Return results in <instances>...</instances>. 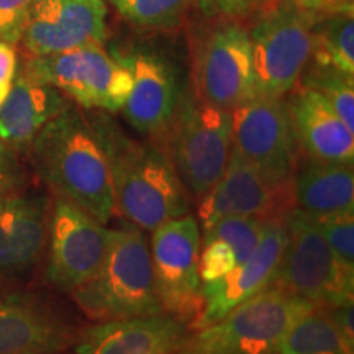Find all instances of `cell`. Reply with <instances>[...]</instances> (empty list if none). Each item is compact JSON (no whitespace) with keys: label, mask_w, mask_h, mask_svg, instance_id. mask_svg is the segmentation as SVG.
Here are the masks:
<instances>
[{"label":"cell","mask_w":354,"mask_h":354,"mask_svg":"<svg viewBox=\"0 0 354 354\" xmlns=\"http://www.w3.org/2000/svg\"><path fill=\"white\" fill-rule=\"evenodd\" d=\"M37 177L55 196L68 198L100 223L117 214L104 146L94 123L76 107L64 109L30 145Z\"/></svg>","instance_id":"6da1fadb"},{"label":"cell","mask_w":354,"mask_h":354,"mask_svg":"<svg viewBox=\"0 0 354 354\" xmlns=\"http://www.w3.org/2000/svg\"><path fill=\"white\" fill-rule=\"evenodd\" d=\"M92 123L107 156L117 214L145 232L189 214L190 196L161 145L130 138L105 115Z\"/></svg>","instance_id":"7a4b0ae2"},{"label":"cell","mask_w":354,"mask_h":354,"mask_svg":"<svg viewBox=\"0 0 354 354\" xmlns=\"http://www.w3.org/2000/svg\"><path fill=\"white\" fill-rule=\"evenodd\" d=\"M71 299L79 312L94 323L162 313L145 230L131 223L112 230L100 268L71 294Z\"/></svg>","instance_id":"3957f363"},{"label":"cell","mask_w":354,"mask_h":354,"mask_svg":"<svg viewBox=\"0 0 354 354\" xmlns=\"http://www.w3.org/2000/svg\"><path fill=\"white\" fill-rule=\"evenodd\" d=\"M162 146L190 198L198 201L220 179L232 153V112L184 92Z\"/></svg>","instance_id":"277c9868"},{"label":"cell","mask_w":354,"mask_h":354,"mask_svg":"<svg viewBox=\"0 0 354 354\" xmlns=\"http://www.w3.org/2000/svg\"><path fill=\"white\" fill-rule=\"evenodd\" d=\"M287 243L271 287L315 304H353L354 274L339 268L317 216L294 209L286 215Z\"/></svg>","instance_id":"5b68a950"},{"label":"cell","mask_w":354,"mask_h":354,"mask_svg":"<svg viewBox=\"0 0 354 354\" xmlns=\"http://www.w3.org/2000/svg\"><path fill=\"white\" fill-rule=\"evenodd\" d=\"M313 308L308 300L268 287L220 322L194 331L187 348L203 354H279L290 326Z\"/></svg>","instance_id":"8992f818"},{"label":"cell","mask_w":354,"mask_h":354,"mask_svg":"<svg viewBox=\"0 0 354 354\" xmlns=\"http://www.w3.org/2000/svg\"><path fill=\"white\" fill-rule=\"evenodd\" d=\"M317 15L289 2L264 10L250 32L254 95L284 99L297 86L312 57Z\"/></svg>","instance_id":"52a82bcc"},{"label":"cell","mask_w":354,"mask_h":354,"mask_svg":"<svg viewBox=\"0 0 354 354\" xmlns=\"http://www.w3.org/2000/svg\"><path fill=\"white\" fill-rule=\"evenodd\" d=\"M25 74L50 84L86 110L120 112L130 95L133 77L120 57L102 46H82L50 56H33Z\"/></svg>","instance_id":"ba28073f"},{"label":"cell","mask_w":354,"mask_h":354,"mask_svg":"<svg viewBox=\"0 0 354 354\" xmlns=\"http://www.w3.org/2000/svg\"><path fill=\"white\" fill-rule=\"evenodd\" d=\"M112 230L76 203L51 194L44 281L71 295L91 279L107 254Z\"/></svg>","instance_id":"9c48e42d"},{"label":"cell","mask_w":354,"mask_h":354,"mask_svg":"<svg viewBox=\"0 0 354 354\" xmlns=\"http://www.w3.org/2000/svg\"><path fill=\"white\" fill-rule=\"evenodd\" d=\"M232 149L279 185H292L300 148L289 104L254 95L232 112Z\"/></svg>","instance_id":"30bf717a"},{"label":"cell","mask_w":354,"mask_h":354,"mask_svg":"<svg viewBox=\"0 0 354 354\" xmlns=\"http://www.w3.org/2000/svg\"><path fill=\"white\" fill-rule=\"evenodd\" d=\"M201 227L194 215H184L153 230L149 251L154 287L162 313L192 326L202 307L198 277Z\"/></svg>","instance_id":"8fae6325"},{"label":"cell","mask_w":354,"mask_h":354,"mask_svg":"<svg viewBox=\"0 0 354 354\" xmlns=\"http://www.w3.org/2000/svg\"><path fill=\"white\" fill-rule=\"evenodd\" d=\"M51 192L26 184L0 198V289L24 290L46 254Z\"/></svg>","instance_id":"7c38bea8"},{"label":"cell","mask_w":354,"mask_h":354,"mask_svg":"<svg viewBox=\"0 0 354 354\" xmlns=\"http://www.w3.org/2000/svg\"><path fill=\"white\" fill-rule=\"evenodd\" d=\"M192 91L201 100L228 112L254 97L248 30L230 21L207 35L194 56Z\"/></svg>","instance_id":"4fadbf2b"},{"label":"cell","mask_w":354,"mask_h":354,"mask_svg":"<svg viewBox=\"0 0 354 354\" xmlns=\"http://www.w3.org/2000/svg\"><path fill=\"white\" fill-rule=\"evenodd\" d=\"M82 328L73 310L48 295L17 290L0 297V354H61Z\"/></svg>","instance_id":"5bb4252c"},{"label":"cell","mask_w":354,"mask_h":354,"mask_svg":"<svg viewBox=\"0 0 354 354\" xmlns=\"http://www.w3.org/2000/svg\"><path fill=\"white\" fill-rule=\"evenodd\" d=\"M292 185L272 183L232 149L225 172L198 198L197 221L203 230L225 216H286L294 209Z\"/></svg>","instance_id":"9a60e30c"},{"label":"cell","mask_w":354,"mask_h":354,"mask_svg":"<svg viewBox=\"0 0 354 354\" xmlns=\"http://www.w3.org/2000/svg\"><path fill=\"white\" fill-rule=\"evenodd\" d=\"M287 243L286 216L266 220L258 246L245 263L234 266L227 276L202 284V307L190 330L198 331L220 322L238 305L272 286Z\"/></svg>","instance_id":"2e32d148"},{"label":"cell","mask_w":354,"mask_h":354,"mask_svg":"<svg viewBox=\"0 0 354 354\" xmlns=\"http://www.w3.org/2000/svg\"><path fill=\"white\" fill-rule=\"evenodd\" d=\"M105 20L104 0H33L21 39L33 56L102 46L107 38Z\"/></svg>","instance_id":"e0dca14e"},{"label":"cell","mask_w":354,"mask_h":354,"mask_svg":"<svg viewBox=\"0 0 354 354\" xmlns=\"http://www.w3.org/2000/svg\"><path fill=\"white\" fill-rule=\"evenodd\" d=\"M130 69L133 87L123 105V117L133 130L159 141L171 125L184 92L169 61L149 51L120 57Z\"/></svg>","instance_id":"ac0fdd59"},{"label":"cell","mask_w":354,"mask_h":354,"mask_svg":"<svg viewBox=\"0 0 354 354\" xmlns=\"http://www.w3.org/2000/svg\"><path fill=\"white\" fill-rule=\"evenodd\" d=\"M192 330L177 318L158 313L84 326L74 354H172L185 348Z\"/></svg>","instance_id":"d6986e66"},{"label":"cell","mask_w":354,"mask_h":354,"mask_svg":"<svg viewBox=\"0 0 354 354\" xmlns=\"http://www.w3.org/2000/svg\"><path fill=\"white\" fill-rule=\"evenodd\" d=\"M287 104L302 156L353 166V131L320 92L302 86Z\"/></svg>","instance_id":"ffe728a7"},{"label":"cell","mask_w":354,"mask_h":354,"mask_svg":"<svg viewBox=\"0 0 354 354\" xmlns=\"http://www.w3.org/2000/svg\"><path fill=\"white\" fill-rule=\"evenodd\" d=\"M68 107L57 88L24 73L0 105V143L15 151L30 148L43 127Z\"/></svg>","instance_id":"44dd1931"},{"label":"cell","mask_w":354,"mask_h":354,"mask_svg":"<svg viewBox=\"0 0 354 354\" xmlns=\"http://www.w3.org/2000/svg\"><path fill=\"white\" fill-rule=\"evenodd\" d=\"M292 190L295 207L317 218L354 212L353 166L317 161L300 154Z\"/></svg>","instance_id":"7402d4cb"},{"label":"cell","mask_w":354,"mask_h":354,"mask_svg":"<svg viewBox=\"0 0 354 354\" xmlns=\"http://www.w3.org/2000/svg\"><path fill=\"white\" fill-rule=\"evenodd\" d=\"M279 354H354L325 307H317L300 317L282 339Z\"/></svg>","instance_id":"603a6c76"},{"label":"cell","mask_w":354,"mask_h":354,"mask_svg":"<svg viewBox=\"0 0 354 354\" xmlns=\"http://www.w3.org/2000/svg\"><path fill=\"white\" fill-rule=\"evenodd\" d=\"M312 56L315 66L333 68L354 76L353 13H330L312 26Z\"/></svg>","instance_id":"cb8c5ba5"},{"label":"cell","mask_w":354,"mask_h":354,"mask_svg":"<svg viewBox=\"0 0 354 354\" xmlns=\"http://www.w3.org/2000/svg\"><path fill=\"white\" fill-rule=\"evenodd\" d=\"M266 220L259 216H225L203 230L201 236L205 240H221L233 250L236 266L250 258L258 246Z\"/></svg>","instance_id":"d4e9b609"},{"label":"cell","mask_w":354,"mask_h":354,"mask_svg":"<svg viewBox=\"0 0 354 354\" xmlns=\"http://www.w3.org/2000/svg\"><path fill=\"white\" fill-rule=\"evenodd\" d=\"M304 86L315 88L328 100L344 125L354 133V81L353 76L333 68L315 66Z\"/></svg>","instance_id":"484cf974"},{"label":"cell","mask_w":354,"mask_h":354,"mask_svg":"<svg viewBox=\"0 0 354 354\" xmlns=\"http://www.w3.org/2000/svg\"><path fill=\"white\" fill-rule=\"evenodd\" d=\"M125 19L138 25H167L187 8L194 0H112Z\"/></svg>","instance_id":"4316f807"},{"label":"cell","mask_w":354,"mask_h":354,"mask_svg":"<svg viewBox=\"0 0 354 354\" xmlns=\"http://www.w3.org/2000/svg\"><path fill=\"white\" fill-rule=\"evenodd\" d=\"M339 268L354 274V212L318 218Z\"/></svg>","instance_id":"83f0119b"},{"label":"cell","mask_w":354,"mask_h":354,"mask_svg":"<svg viewBox=\"0 0 354 354\" xmlns=\"http://www.w3.org/2000/svg\"><path fill=\"white\" fill-rule=\"evenodd\" d=\"M236 266L233 250L221 240H201L198 253V277L202 284L221 279Z\"/></svg>","instance_id":"f1b7e54d"},{"label":"cell","mask_w":354,"mask_h":354,"mask_svg":"<svg viewBox=\"0 0 354 354\" xmlns=\"http://www.w3.org/2000/svg\"><path fill=\"white\" fill-rule=\"evenodd\" d=\"M33 0H0V41H20Z\"/></svg>","instance_id":"f546056e"},{"label":"cell","mask_w":354,"mask_h":354,"mask_svg":"<svg viewBox=\"0 0 354 354\" xmlns=\"http://www.w3.org/2000/svg\"><path fill=\"white\" fill-rule=\"evenodd\" d=\"M30 184L24 165L15 149L0 143V198Z\"/></svg>","instance_id":"4dcf8cb0"},{"label":"cell","mask_w":354,"mask_h":354,"mask_svg":"<svg viewBox=\"0 0 354 354\" xmlns=\"http://www.w3.org/2000/svg\"><path fill=\"white\" fill-rule=\"evenodd\" d=\"M17 76V53L12 44L0 41V105L7 99Z\"/></svg>","instance_id":"1f68e13d"},{"label":"cell","mask_w":354,"mask_h":354,"mask_svg":"<svg viewBox=\"0 0 354 354\" xmlns=\"http://www.w3.org/2000/svg\"><path fill=\"white\" fill-rule=\"evenodd\" d=\"M221 12L230 17H241L254 10H269L276 7L274 0H214Z\"/></svg>","instance_id":"d6a6232c"},{"label":"cell","mask_w":354,"mask_h":354,"mask_svg":"<svg viewBox=\"0 0 354 354\" xmlns=\"http://www.w3.org/2000/svg\"><path fill=\"white\" fill-rule=\"evenodd\" d=\"M318 13H353L354 0H317Z\"/></svg>","instance_id":"836d02e7"},{"label":"cell","mask_w":354,"mask_h":354,"mask_svg":"<svg viewBox=\"0 0 354 354\" xmlns=\"http://www.w3.org/2000/svg\"><path fill=\"white\" fill-rule=\"evenodd\" d=\"M282 2H289V3H294V6H297L300 8H305V10H310V12H315L318 13V6H317V0H274V3H282Z\"/></svg>","instance_id":"e575fe53"},{"label":"cell","mask_w":354,"mask_h":354,"mask_svg":"<svg viewBox=\"0 0 354 354\" xmlns=\"http://www.w3.org/2000/svg\"><path fill=\"white\" fill-rule=\"evenodd\" d=\"M172 354H203V353H198V351H196V349L185 346V348L179 349V351H176V353H172Z\"/></svg>","instance_id":"d590c367"},{"label":"cell","mask_w":354,"mask_h":354,"mask_svg":"<svg viewBox=\"0 0 354 354\" xmlns=\"http://www.w3.org/2000/svg\"><path fill=\"white\" fill-rule=\"evenodd\" d=\"M61 354H64V353H61Z\"/></svg>","instance_id":"8d00e7d4"}]
</instances>
